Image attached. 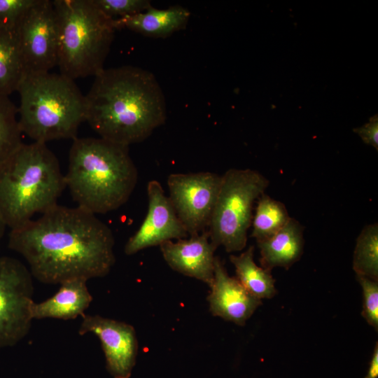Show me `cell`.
Returning a JSON list of instances; mask_svg holds the SVG:
<instances>
[{
    "label": "cell",
    "mask_w": 378,
    "mask_h": 378,
    "mask_svg": "<svg viewBox=\"0 0 378 378\" xmlns=\"http://www.w3.org/2000/svg\"><path fill=\"white\" fill-rule=\"evenodd\" d=\"M114 244L112 230L96 215L58 204L11 229L8 242L46 284L105 276L115 262Z\"/></svg>",
    "instance_id": "obj_1"
},
{
    "label": "cell",
    "mask_w": 378,
    "mask_h": 378,
    "mask_svg": "<svg viewBox=\"0 0 378 378\" xmlns=\"http://www.w3.org/2000/svg\"><path fill=\"white\" fill-rule=\"evenodd\" d=\"M378 377V343L374 347L373 353L370 361L365 378H377Z\"/></svg>",
    "instance_id": "obj_27"
},
{
    "label": "cell",
    "mask_w": 378,
    "mask_h": 378,
    "mask_svg": "<svg viewBox=\"0 0 378 378\" xmlns=\"http://www.w3.org/2000/svg\"><path fill=\"white\" fill-rule=\"evenodd\" d=\"M37 0H0V28L16 29Z\"/></svg>",
    "instance_id": "obj_25"
},
{
    "label": "cell",
    "mask_w": 378,
    "mask_h": 378,
    "mask_svg": "<svg viewBox=\"0 0 378 378\" xmlns=\"http://www.w3.org/2000/svg\"><path fill=\"white\" fill-rule=\"evenodd\" d=\"M268 185L267 178L258 171L230 169L225 172L206 230L216 248L223 246L231 253L246 247L254 202Z\"/></svg>",
    "instance_id": "obj_7"
},
{
    "label": "cell",
    "mask_w": 378,
    "mask_h": 378,
    "mask_svg": "<svg viewBox=\"0 0 378 378\" xmlns=\"http://www.w3.org/2000/svg\"><path fill=\"white\" fill-rule=\"evenodd\" d=\"M290 217L286 206L267 195L263 193L259 198L253 216L251 237L260 241L266 239L288 222Z\"/></svg>",
    "instance_id": "obj_20"
},
{
    "label": "cell",
    "mask_w": 378,
    "mask_h": 378,
    "mask_svg": "<svg viewBox=\"0 0 378 378\" xmlns=\"http://www.w3.org/2000/svg\"><path fill=\"white\" fill-rule=\"evenodd\" d=\"M86 121L104 139L130 146L149 137L167 119L162 90L140 67L104 69L87 95Z\"/></svg>",
    "instance_id": "obj_2"
},
{
    "label": "cell",
    "mask_w": 378,
    "mask_h": 378,
    "mask_svg": "<svg viewBox=\"0 0 378 378\" xmlns=\"http://www.w3.org/2000/svg\"><path fill=\"white\" fill-rule=\"evenodd\" d=\"M363 290L362 316L367 323L378 330V281L356 276Z\"/></svg>",
    "instance_id": "obj_24"
},
{
    "label": "cell",
    "mask_w": 378,
    "mask_h": 378,
    "mask_svg": "<svg viewBox=\"0 0 378 378\" xmlns=\"http://www.w3.org/2000/svg\"><path fill=\"white\" fill-rule=\"evenodd\" d=\"M354 132L358 134L363 142L370 145L378 150V117L374 115L370 118V121L364 125L354 129Z\"/></svg>",
    "instance_id": "obj_26"
},
{
    "label": "cell",
    "mask_w": 378,
    "mask_h": 378,
    "mask_svg": "<svg viewBox=\"0 0 378 378\" xmlns=\"http://www.w3.org/2000/svg\"><path fill=\"white\" fill-rule=\"evenodd\" d=\"M66 188L59 161L46 143L22 144L0 164V214L18 227L57 204Z\"/></svg>",
    "instance_id": "obj_4"
},
{
    "label": "cell",
    "mask_w": 378,
    "mask_h": 378,
    "mask_svg": "<svg viewBox=\"0 0 378 378\" xmlns=\"http://www.w3.org/2000/svg\"><path fill=\"white\" fill-rule=\"evenodd\" d=\"M24 76L16 29L0 28V94L17 91Z\"/></svg>",
    "instance_id": "obj_19"
},
{
    "label": "cell",
    "mask_w": 378,
    "mask_h": 378,
    "mask_svg": "<svg viewBox=\"0 0 378 378\" xmlns=\"http://www.w3.org/2000/svg\"><path fill=\"white\" fill-rule=\"evenodd\" d=\"M78 333H92L98 337L106 369L113 378H130L139 349L136 333L132 325L99 315L84 314Z\"/></svg>",
    "instance_id": "obj_11"
},
{
    "label": "cell",
    "mask_w": 378,
    "mask_h": 378,
    "mask_svg": "<svg viewBox=\"0 0 378 378\" xmlns=\"http://www.w3.org/2000/svg\"><path fill=\"white\" fill-rule=\"evenodd\" d=\"M17 92L22 133L46 144L77 137L80 125L86 121V100L74 80L60 73L27 74Z\"/></svg>",
    "instance_id": "obj_5"
},
{
    "label": "cell",
    "mask_w": 378,
    "mask_h": 378,
    "mask_svg": "<svg viewBox=\"0 0 378 378\" xmlns=\"http://www.w3.org/2000/svg\"><path fill=\"white\" fill-rule=\"evenodd\" d=\"M60 74L75 80L95 76L104 68L116 31L113 19L92 0H54Z\"/></svg>",
    "instance_id": "obj_6"
},
{
    "label": "cell",
    "mask_w": 378,
    "mask_h": 378,
    "mask_svg": "<svg viewBox=\"0 0 378 378\" xmlns=\"http://www.w3.org/2000/svg\"><path fill=\"white\" fill-rule=\"evenodd\" d=\"M18 114L9 96L0 94V164L23 144Z\"/></svg>",
    "instance_id": "obj_22"
},
{
    "label": "cell",
    "mask_w": 378,
    "mask_h": 378,
    "mask_svg": "<svg viewBox=\"0 0 378 378\" xmlns=\"http://www.w3.org/2000/svg\"><path fill=\"white\" fill-rule=\"evenodd\" d=\"M147 195L146 216L125 245L124 251L127 255L146 248L160 246L167 241L186 239L189 236L158 181H148Z\"/></svg>",
    "instance_id": "obj_12"
},
{
    "label": "cell",
    "mask_w": 378,
    "mask_h": 378,
    "mask_svg": "<svg viewBox=\"0 0 378 378\" xmlns=\"http://www.w3.org/2000/svg\"><path fill=\"white\" fill-rule=\"evenodd\" d=\"M356 276L378 281V223L365 226L356 239L353 254Z\"/></svg>",
    "instance_id": "obj_21"
},
{
    "label": "cell",
    "mask_w": 378,
    "mask_h": 378,
    "mask_svg": "<svg viewBox=\"0 0 378 378\" xmlns=\"http://www.w3.org/2000/svg\"><path fill=\"white\" fill-rule=\"evenodd\" d=\"M190 12L178 6L158 9L152 6L138 14L113 19L116 30L127 29L153 38H166L184 29L189 21Z\"/></svg>",
    "instance_id": "obj_16"
},
{
    "label": "cell",
    "mask_w": 378,
    "mask_h": 378,
    "mask_svg": "<svg viewBox=\"0 0 378 378\" xmlns=\"http://www.w3.org/2000/svg\"><path fill=\"white\" fill-rule=\"evenodd\" d=\"M6 227L7 226H6V225L5 223V221H4L1 214H0V241H1V238L4 236V232H5V230H6Z\"/></svg>",
    "instance_id": "obj_28"
},
{
    "label": "cell",
    "mask_w": 378,
    "mask_h": 378,
    "mask_svg": "<svg viewBox=\"0 0 378 378\" xmlns=\"http://www.w3.org/2000/svg\"><path fill=\"white\" fill-rule=\"evenodd\" d=\"M261 267L271 270L276 267L288 269L303 253V227L295 218L272 237L257 242Z\"/></svg>",
    "instance_id": "obj_17"
},
{
    "label": "cell",
    "mask_w": 378,
    "mask_h": 378,
    "mask_svg": "<svg viewBox=\"0 0 378 378\" xmlns=\"http://www.w3.org/2000/svg\"><path fill=\"white\" fill-rule=\"evenodd\" d=\"M207 297L209 311L238 326H244L262 300L248 293L237 277L230 276L219 258L216 257L214 275Z\"/></svg>",
    "instance_id": "obj_13"
},
{
    "label": "cell",
    "mask_w": 378,
    "mask_h": 378,
    "mask_svg": "<svg viewBox=\"0 0 378 378\" xmlns=\"http://www.w3.org/2000/svg\"><path fill=\"white\" fill-rule=\"evenodd\" d=\"M221 181L222 176L210 172L168 176V197L189 236L207 230Z\"/></svg>",
    "instance_id": "obj_9"
},
{
    "label": "cell",
    "mask_w": 378,
    "mask_h": 378,
    "mask_svg": "<svg viewBox=\"0 0 378 378\" xmlns=\"http://www.w3.org/2000/svg\"><path fill=\"white\" fill-rule=\"evenodd\" d=\"M92 2L112 19L132 16L146 10L152 6L148 0H92Z\"/></svg>",
    "instance_id": "obj_23"
},
{
    "label": "cell",
    "mask_w": 378,
    "mask_h": 378,
    "mask_svg": "<svg viewBox=\"0 0 378 378\" xmlns=\"http://www.w3.org/2000/svg\"><path fill=\"white\" fill-rule=\"evenodd\" d=\"M84 279H74L60 284L57 293L32 307L33 319H75L83 316L92 301Z\"/></svg>",
    "instance_id": "obj_15"
},
{
    "label": "cell",
    "mask_w": 378,
    "mask_h": 378,
    "mask_svg": "<svg viewBox=\"0 0 378 378\" xmlns=\"http://www.w3.org/2000/svg\"><path fill=\"white\" fill-rule=\"evenodd\" d=\"M32 277L18 260L0 256V348L15 346L30 330L35 302Z\"/></svg>",
    "instance_id": "obj_8"
},
{
    "label": "cell",
    "mask_w": 378,
    "mask_h": 378,
    "mask_svg": "<svg viewBox=\"0 0 378 378\" xmlns=\"http://www.w3.org/2000/svg\"><path fill=\"white\" fill-rule=\"evenodd\" d=\"M24 75L49 72L57 64V22L50 0H37L16 28Z\"/></svg>",
    "instance_id": "obj_10"
},
{
    "label": "cell",
    "mask_w": 378,
    "mask_h": 378,
    "mask_svg": "<svg viewBox=\"0 0 378 378\" xmlns=\"http://www.w3.org/2000/svg\"><path fill=\"white\" fill-rule=\"evenodd\" d=\"M163 258L174 270L206 284L214 279L216 248L207 230L186 239L167 241L160 245Z\"/></svg>",
    "instance_id": "obj_14"
},
{
    "label": "cell",
    "mask_w": 378,
    "mask_h": 378,
    "mask_svg": "<svg viewBox=\"0 0 378 378\" xmlns=\"http://www.w3.org/2000/svg\"><path fill=\"white\" fill-rule=\"evenodd\" d=\"M230 260L235 268L237 279L252 295L262 300L276 294L271 272L258 266L254 261L253 246L238 255H230Z\"/></svg>",
    "instance_id": "obj_18"
},
{
    "label": "cell",
    "mask_w": 378,
    "mask_h": 378,
    "mask_svg": "<svg viewBox=\"0 0 378 378\" xmlns=\"http://www.w3.org/2000/svg\"><path fill=\"white\" fill-rule=\"evenodd\" d=\"M64 180L77 206L103 214L128 201L138 181V170L129 146L101 137H76Z\"/></svg>",
    "instance_id": "obj_3"
}]
</instances>
